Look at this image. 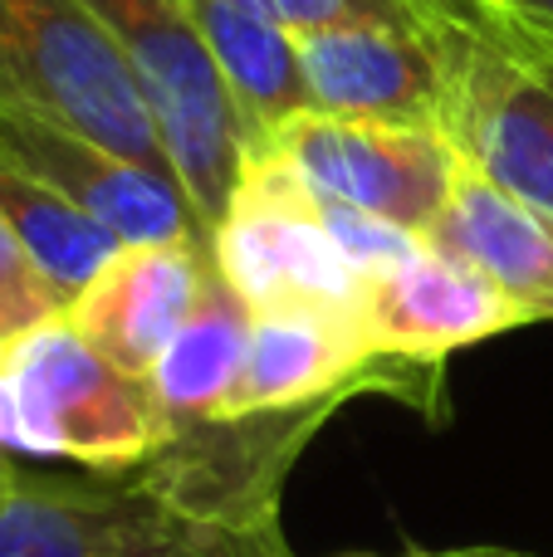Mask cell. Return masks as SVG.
I'll return each mask as SVG.
<instances>
[{"instance_id": "1", "label": "cell", "mask_w": 553, "mask_h": 557, "mask_svg": "<svg viewBox=\"0 0 553 557\" xmlns=\"http://www.w3.org/2000/svg\"><path fill=\"white\" fill-rule=\"evenodd\" d=\"M402 5H411L441 64L431 123L441 143L490 186L553 211V39L456 0Z\"/></svg>"}, {"instance_id": "2", "label": "cell", "mask_w": 553, "mask_h": 557, "mask_svg": "<svg viewBox=\"0 0 553 557\" xmlns=\"http://www.w3.org/2000/svg\"><path fill=\"white\" fill-rule=\"evenodd\" d=\"M0 441L123 474L162 441V411L143 376L113 367L59 313L0 347Z\"/></svg>"}, {"instance_id": "3", "label": "cell", "mask_w": 553, "mask_h": 557, "mask_svg": "<svg viewBox=\"0 0 553 557\" xmlns=\"http://www.w3.org/2000/svg\"><path fill=\"white\" fill-rule=\"evenodd\" d=\"M0 557H294L284 529L196 519L127 474H25L0 504Z\"/></svg>"}, {"instance_id": "4", "label": "cell", "mask_w": 553, "mask_h": 557, "mask_svg": "<svg viewBox=\"0 0 553 557\" xmlns=\"http://www.w3.org/2000/svg\"><path fill=\"white\" fill-rule=\"evenodd\" d=\"M113 35L143 103L162 133L167 162L206 235L216 231L245 166V123L225 94L182 0H78Z\"/></svg>"}, {"instance_id": "5", "label": "cell", "mask_w": 553, "mask_h": 557, "mask_svg": "<svg viewBox=\"0 0 553 557\" xmlns=\"http://www.w3.org/2000/svg\"><path fill=\"white\" fill-rule=\"evenodd\" d=\"M0 94L69 117L127 162L176 182L133 64L78 0H0Z\"/></svg>"}, {"instance_id": "6", "label": "cell", "mask_w": 553, "mask_h": 557, "mask_svg": "<svg viewBox=\"0 0 553 557\" xmlns=\"http://www.w3.org/2000/svg\"><path fill=\"white\" fill-rule=\"evenodd\" d=\"M216 274L255 308L319 304L362 318L368 278L343 255L319 201L270 152L245 157L241 182L211 231Z\"/></svg>"}, {"instance_id": "7", "label": "cell", "mask_w": 553, "mask_h": 557, "mask_svg": "<svg viewBox=\"0 0 553 557\" xmlns=\"http://www.w3.org/2000/svg\"><path fill=\"white\" fill-rule=\"evenodd\" d=\"M255 152L280 157L319 201L358 206L421 240L441 221L456 182V152L441 143L437 127L339 117L319 108L284 117Z\"/></svg>"}, {"instance_id": "8", "label": "cell", "mask_w": 553, "mask_h": 557, "mask_svg": "<svg viewBox=\"0 0 553 557\" xmlns=\"http://www.w3.org/2000/svg\"><path fill=\"white\" fill-rule=\"evenodd\" d=\"M339 406L348 401L333 396L290 411L201 416V421L167 425L152 455L133 465V474L196 519L235 523V529H280L284 480Z\"/></svg>"}, {"instance_id": "9", "label": "cell", "mask_w": 553, "mask_h": 557, "mask_svg": "<svg viewBox=\"0 0 553 557\" xmlns=\"http://www.w3.org/2000/svg\"><path fill=\"white\" fill-rule=\"evenodd\" d=\"M0 157L20 172L54 186L64 201L94 215L123 245L133 240H201L211 245L206 225L196 221L186 191L162 172L127 162L123 152L103 147L74 127L69 117L49 113L25 98L0 94Z\"/></svg>"}, {"instance_id": "10", "label": "cell", "mask_w": 553, "mask_h": 557, "mask_svg": "<svg viewBox=\"0 0 553 557\" xmlns=\"http://www.w3.org/2000/svg\"><path fill=\"white\" fill-rule=\"evenodd\" d=\"M216 260L201 240H133L118 245L108 264L64 308L69 327L88 347L123 367L127 376H152L172 337L201 304Z\"/></svg>"}, {"instance_id": "11", "label": "cell", "mask_w": 553, "mask_h": 557, "mask_svg": "<svg viewBox=\"0 0 553 557\" xmlns=\"http://www.w3.org/2000/svg\"><path fill=\"white\" fill-rule=\"evenodd\" d=\"M525 308L470 260L421 240L407 260L372 274L362 288V333L378 357L431 362L456 347L486 343L505 327H525Z\"/></svg>"}, {"instance_id": "12", "label": "cell", "mask_w": 553, "mask_h": 557, "mask_svg": "<svg viewBox=\"0 0 553 557\" xmlns=\"http://www.w3.org/2000/svg\"><path fill=\"white\" fill-rule=\"evenodd\" d=\"M304 98L319 113L431 127L441 64L417 20H353L294 35Z\"/></svg>"}, {"instance_id": "13", "label": "cell", "mask_w": 553, "mask_h": 557, "mask_svg": "<svg viewBox=\"0 0 553 557\" xmlns=\"http://www.w3.org/2000/svg\"><path fill=\"white\" fill-rule=\"evenodd\" d=\"M427 245L490 274L529 323H553V211L515 201L456 162L451 201L427 231Z\"/></svg>"}, {"instance_id": "14", "label": "cell", "mask_w": 553, "mask_h": 557, "mask_svg": "<svg viewBox=\"0 0 553 557\" xmlns=\"http://www.w3.org/2000/svg\"><path fill=\"white\" fill-rule=\"evenodd\" d=\"M182 10L241 108L245 152H255L284 117L309 108L294 64V35L255 0H182Z\"/></svg>"}, {"instance_id": "15", "label": "cell", "mask_w": 553, "mask_h": 557, "mask_svg": "<svg viewBox=\"0 0 553 557\" xmlns=\"http://www.w3.org/2000/svg\"><path fill=\"white\" fill-rule=\"evenodd\" d=\"M250 327H255V308L211 270L201 288V304L192 308L182 333L172 337V347L147 376L152 401L162 411V431L225 411L235 382H241Z\"/></svg>"}, {"instance_id": "16", "label": "cell", "mask_w": 553, "mask_h": 557, "mask_svg": "<svg viewBox=\"0 0 553 557\" xmlns=\"http://www.w3.org/2000/svg\"><path fill=\"white\" fill-rule=\"evenodd\" d=\"M0 215L15 225L20 245L29 250V260L39 264V274L49 278L64 308L74 304V294L108 264V255L118 250V235H108L94 215H84L74 201L45 186L39 176L20 172L15 162L0 157Z\"/></svg>"}, {"instance_id": "17", "label": "cell", "mask_w": 553, "mask_h": 557, "mask_svg": "<svg viewBox=\"0 0 553 557\" xmlns=\"http://www.w3.org/2000/svg\"><path fill=\"white\" fill-rule=\"evenodd\" d=\"M59 313H64V298L49 288V278L29 260L15 225L0 215V347L35 333L39 323H49Z\"/></svg>"}, {"instance_id": "18", "label": "cell", "mask_w": 553, "mask_h": 557, "mask_svg": "<svg viewBox=\"0 0 553 557\" xmlns=\"http://www.w3.org/2000/svg\"><path fill=\"white\" fill-rule=\"evenodd\" d=\"M314 201H319V196H314ZM319 211H323V221H329L333 240H339V245H343V255H348V260L358 264V274H362V278L392 270V264L407 260V255L421 245V235L402 231V225L382 221V215L358 211V206L319 201Z\"/></svg>"}, {"instance_id": "19", "label": "cell", "mask_w": 553, "mask_h": 557, "mask_svg": "<svg viewBox=\"0 0 553 557\" xmlns=\"http://www.w3.org/2000/svg\"><path fill=\"white\" fill-rule=\"evenodd\" d=\"M265 15H274L290 35L319 25H353V20H417L402 0H255Z\"/></svg>"}, {"instance_id": "20", "label": "cell", "mask_w": 553, "mask_h": 557, "mask_svg": "<svg viewBox=\"0 0 553 557\" xmlns=\"http://www.w3.org/2000/svg\"><path fill=\"white\" fill-rule=\"evenodd\" d=\"M456 5L486 10V15H500V20H515V25L553 39V0H456Z\"/></svg>"}, {"instance_id": "21", "label": "cell", "mask_w": 553, "mask_h": 557, "mask_svg": "<svg viewBox=\"0 0 553 557\" xmlns=\"http://www.w3.org/2000/svg\"><path fill=\"white\" fill-rule=\"evenodd\" d=\"M407 557H534L515 548H451V553H407Z\"/></svg>"}, {"instance_id": "22", "label": "cell", "mask_w": 553, "mask_h": 557, "mask_svg": "<svg viewBox=\"0 0 553 557\" xmlns=\"http://www.w3.org/2000/svg\"><path fill=\"white\" fill-rule=\"evenodd\" d=\"M15 480H20V470L5 460V455H0V504L10 499V490H15Z\"/></svg>"}, {"instance_id": "23", "label": "cell", "mask_w": 553, "mask_h": 557, "mask_svg": "<svg viewBox=\"0 0 553 557\" xmlns=\"http://www.w3.org/2000/svg\"><path fill=\"white\" fill-rule=\"evenodd\" d=\"M544 39H549V35H544Z\"/></svg>"}]
</instances>
